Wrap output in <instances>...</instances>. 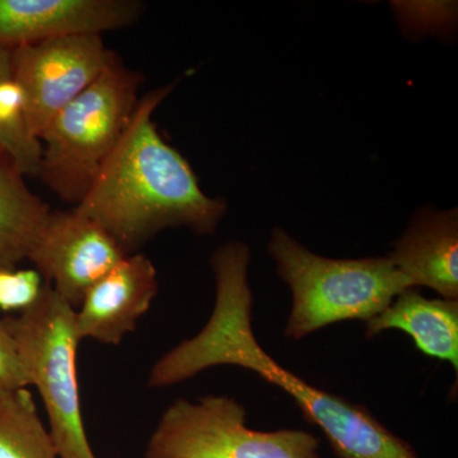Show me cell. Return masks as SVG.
Returning <instances> with one entry per match:
<instances>
[{
	"mask_svg": "<svg viewBox=\"0 0 458 458\" xmlns=\"http://www.w3.org/2000/svg\"><path fill=\"white\" fill-rule=\"evenodd\" d=\"M172 89L174 84L161 87L140 99L122 140L75 205L125 256L168 228L212 234L227 212L225 200L204 194L191 165L157 131L153 114Z\"/></svg>",
	"mask_w": 458,
	"mask_h": 458,
	"instance_id": "cell-2",
	"label": "cell"
},
{
	"mask_svg": "<svg viewBox=\"0 0 458 458\" xmlns=\"http://www.w3.org/2000/svg\"><path fill=\"white\" fill-rule=\"evenodd\" d=\"M158 293L157 270L144 254L125 256L84 295L75 311L81 340L119 345L137 328Z\"/></svg>",
	"mask_w": 458,
	"mask_h": 458,
	"instance_id": "cell-10",
	"label": "cell"
},
{
	"mask_svg": "<svg viewBox=\"0 0 458 458\" xmlns=\"http://www.w3.org/2000/svg\"><path fill=\"white\" fill-rule=\"evenodd\" d=\"M125 258L98 223L77 210L53 212L29 260L75 311L84 295Z\"/></svg>",
	"mask_w": 458,
	"mask_h": 458,
	"instance_id": "cell-8",
	"label": "cell"
},
{
	"mask_svg": "<svg viewBox=\"0 0 458 458\" xmlns=\"http://www.w3.org/2000/svg\"><path fill=\"white\" fill-rule=\"evenodd\" d=\"M114 57L99 35L68 36L12 49V74L25 95L33 137L40 140L54 117L89 89Z\"/></svg>",
	"mask_w": 458,
	"mask_h": 458,
	"instance_id": "cell-7",
	"label": "cell"
},
{
	"mask_svg": "<svg viewBox=\"0 0 458 458\" xmlns=\"http://www.w3.org/2000/svg\"><path fill=\"white\" fill-rule=\"evenodd\" d=\"M0 458H57L27 388L0 394Z\"/></svg>",
	"mask_w": 458,
	"mask_h": 458,
	"instance_id": "cell-14",
	"label": "cell"
},
{
	"mask_svg": "<svg viewBox=\"0 0 458 458\" xmlns=\"http://www.w3.org/2000/svg\"><path fill=\"white\" fill-rule=\"evenodd\" d=\"M143 77L114 55L89 89L54 117L41 135L42 182L77 205L128 128Z\"/></svg>",
	"mask_w": 458,
	"mask_h": 458,
	"instance_id": "cell-4",
	"label": "cell"
},
{
	"mask_svg": "<svg viewBox=\"0 0 458 458\" xmlns=\"http://www.w3.org/2000/svg\"><path fill=\"white\" fill-rule=\"evenodd\" d=\"M3 322L16 343L30 382L44 401L57 458H96L81 409L77 354L82 340L73 307L45 282L38 302Z\"/></svg>",
	"mask_w": 458,
	"mask_h": 458,
	"instance_id": "cell-5",
	"label": "cell"
},
{
	"mask_svg": "<svg viewBox=\"0 0 458 458\" xmlns=\"http://www.w3.org/2000/svg\"><path fill=\"white\" fill-rule=\"evenodd\" d=\"M143 11L138 0H0V47L102 36L134 25Z\"/></svg>",
	"mask_w": 458,
	"mask_h": 458,
	"instance_id": "cell-9",
	"label": "cell"
},
{
	"mask_svg": "<svg viewBox=\"0 0 458 458\" xmlns=\"http://www.w3.org/2000/svg\"><path fill=\"white\" fill-rule=\"evenodd\" d=\"M44 284L36 269L0 270V311L25 312L38 302Z\"/></svg>",
	"mask_w": 458,
	"mask_h": 458,
	"instance_id": "cell-15",
	"label": "cell"
},
{
	"mask_svg": "<svg viewBox=\"0 0 458 458\" xmlns=\"http://www.w3.org/2000/svg\"><path fill=\"white\" fill-rule=\"evenodd\" d=\"M250 261L251 251L240 241L214 251L212 315L197 335L183 340L153 364L148 387H172L212 367H240L285 391L303 418L321 429L336 458H420L409 442L386 428L367 406L309 384L262 348L252 328Z\"/></svg>",
	"mask_w": 458,
	"mask_h": 458,
	"instance_id": "cell-1",
	"label": "cell"
},
{
	"mask_svg": "<svg viewBox=\"0 0 458 458\" xmlns=\"http://www.w3.org/2000/svg\"><path fill=\"white\" fill-rule=\"evenodd\" d=\"M51 209L27 186L25 176L0 157V270L29 260Z\"/></svg>",
	"mask_w": 458,
	"mask_h": 458,
	"instance_id": "cell-13",
	"label": "cell"
},
{
	"mask_svg": "<svg viewBox=\"0 0 458 458\" xmlns=\"http://www.w3.org/2000/svg\"><path fill=\"white\" fill-rule=\"evenodd\" d=\"M412 288L426 286L458 301V212L423 209L415 214L388 255Z\"/></svg>",
	"mask_w": 458,
	"mask_h": 458,
	"instance_id": "cell-11",
	"label": "cell"
},
{
	"mask_svg": "<svg viewBox=\"0 0 458 458\" xmlns=\"http://www.w3.org/2000/svg\"><path fill=\"white\" fill-rule=\"evenodd\" d=\"M12 77L13 74H12L11 49L0 47V82ZM0 157L5 158L2 148H0Z\"/></svg>",
	"mask_w": 458,
	"mask_h": 458,
	"instance_id": "cell-17",
	"label": "cell"
},
{
	"mask_svg": "<svg viewBox=\"0 0 458 458\" xmlns=\"http://www.w3.org/2000/svg\"><path fill=\"white\" fill-rule=\"evenodd\" d=\"M31 386L16 343L0 319V394Z\"/></svg>",
	"mask_w": 458,
	"mask_h": 458,
	"instance_id": "cell-16",
	"label": "cell"
},
{
	"mask_svg": "<svg viewBox=\"0 0 458 458\" xmlns=\"http://www.w3.org/2000/svg\"><path fill=\"white\" fill-rule=\"evenodd\" d=\"M267 252L276 274L292 292L284 328L288 339L301 340L349 319L369 322L412 288L388 256L328 259L313 254L283 228L271 231Z\"/></svg>",
	"mask_w": 458,
	"mask_h": 458,
	"instance_id": "cell-3",
	"label": "cell"
},
{
	"mask_svg": "<svg viewBox=\"0 0 458 458\" xmlns=\"http://www.w3.org/2000/svg\"><path fill=\"white\" fill-rule=\"evenodd\" d=\"M400 330L411 337L418 351L448 361L458 373V301L430 300L417 288L397 295L390 306L367 322L366 335Z\"/></svg>",
	"mask_w": 458,
	"mask_h": 458,
	"instance_id": "cell-12",
	"label": "cell"
},
{
	"mask_svg": "<svg viewBox=\"0 0 458 458\" xmlns=\"http://www.w3.org/2000/svg\"><path fill=\"white\" fill-rule=\"evenodd\" d=\"M246 418L245 406L233 397L176 399L150 436L146 458H321L315 434L255 430Z\"/></svg>",
	"mask_w": 458,
	"mask_h": 458,
	"instance_id": "cell-6",
	"label": "cell"
}]
</instances>
